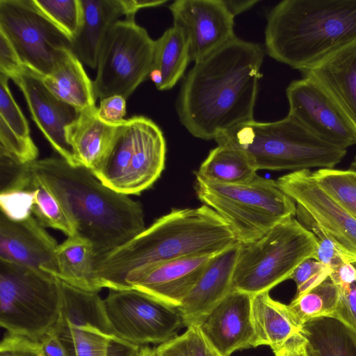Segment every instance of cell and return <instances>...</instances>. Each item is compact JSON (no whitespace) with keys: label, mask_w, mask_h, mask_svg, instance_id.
Masks as SVG:
<instances>
[{"label":"cell","mask_w":356,"mask_h":356,"mask_svg":"<svg viewBox=\"0 0 356 356\" xmlns=\"http://www.w3.org/2000/svg\"><path fill=\"white\" fill-rule=\"evenodd\" d=\"M277 183L314 218L350 261L356 264V219L319 185L313 172H291L279 177Z\"/></svg>","instance_id":"cell-14"},{"label":"cell","mask_w":356,"mask_h":356,"mask_svg":"<svg viewBox=\"0 0 356 356\" xmlns=\"http://www.w3.org/2000/svg\"><path fill=\"white\" fill-rule=\"evenodd\" d=\"M339 289V301L332 318L341 323L356 337V280Z\"/></svg>","instance_id":"cell-41"},{"label":"cell","mask_w":356,"mask_h":356,"mask_svg":"<svg viewBox=\"0 0 356 356\" xmlns=\"http://www.w3.org/2000/svg\"><path fill=\"white\" fill-rule=\"evenodd\" d=\"M82 21L71 40L70 50L83 64L97 68L103 41L121 17H135L142 9L139 0H80Z\"/></svg>","instance_id":"cell-20"},{"label":"cell","mask_w":356,"mask_h":356,"mask_svg":"<svg viewBox=\"0 0 356 356\" xmlns=\"http://www.w3.org/2000/svg\"><path fill=\"white\" fill-rule=\"evenodd\" d=\"M214 256H195L170 261L130 280L127 284L131 289L179 307Z\"/></svg>","instance_id":"cell-21"},{"label":"cell","mask_w":356,"mask_h":356,"mask_svg":"<svg viewBox=\"0 0 356 356\" xmlns=\"http://www.w3.org/2000/svg\"><path fill=\"white\" fill-rule=\"evenodd\" d=\"M29 168L31 172L29 186L34 192L33 216L44 228L59 230L67 236L75 234V228L58 200L40 178Z\"/></svg>","instance_id":"cell-32"},{"label":"cell","mask_w":356,"mask_h":356,"mask_svg":"<svg viewBox=\"0 0 356 356\" xmlns=\"http://www.w3.org/2000/svg\"><path fill=\"white\" fill-rule=\"evenodd\" d=\"M97 109L80 112L79 117L65 129L66 139L78 162L91 171L102 161L120 125L106 124L99 120Z\"/></svg>","instance_id":"cell-25"},{"label":"cell","mask_w":356,"mask_h":356,"mask_svg":"<svg viewBox=\"0 0 356 356\" xmlns=\"http://www.w3.org/2000/svg\"><path fill=\"white\" fill-rule=\"evenodd\" d=\"M223 1L234 17L248 10L259 2L257 0H223Z\"/></svg>","instance_id":"cell-47"},{"label":"cell","mask_w":356,"mask_h":356,"mask_svg":"<svg viewBox=\"0 0 356 356\" xmlns=\"http://www.w3.org/2000/svg\"><path fill=\"white\" fill-rule=\"evenodd\" d=\"M62 302L53 327L69 356H138L140 346L115 336L97 292L82 290L61 281Z\"/></svg>","instance_id":"cell-11"},{"label":"cell","mask_w":356,"mask_h":356,"mask_svg":"<svg viewBox=\"0 0 356 356\" xmlns=\"http://www.w3.org/2000/svg\"><path fill=\"white\" fill-rule=\"evenodd\" d=\"M103 304L113 334L135 346L159 345L185 327L177 307L135 289H110Z\"/></svg>","instance_id":"cell-13"},{"label":"cell","mask_w":356,"mask_h":356,"mask_svg":"<svg viewBox=\"0 0 356 356\" xmlns=\"http://www.w3.org/2000/svg\"><path fill=\"white\" fill-rule=\"evenodd\" d=\"M264 58L259 44L236 36L195 62L176 104L181 124L195 138L214 140L254 120Z\"/></svg>","instance_id":"cell-1"},{"label":"cell","mask_w":356,"mask_h":356,"mask_svg":"<svg viewBox=\"0 0 356 356\" xmlns=\"http://www.w3.org/2000/svg\"><path fill=\"white\" fill-rule=\"evenodd\" d=\"M24 66L8 39L0 31V73L10 79Z\"/></svg>","instance_id":"cell-44"},{"label":"cell","mask_w":356,"mask_h":356,"mask_svg":"<svg viewBox=\"0 0 356 356\" xmlns=\"http://www.w3.org/2000/svg\"><path fill=\"white\" fill-rule=\"evenodd\" d=\"M155 40L134 17L118 20L100 49L93 81L97 97L119 95L127 99L149 77L154 67Z\"/></svg>","instance_id":"cell-10"},{"label":"cell","mask_w":356,"mask_h":356,"mask_svg":"<svg viewBox=\"0 0 356 356\" xmlns=\"http://www.w3.org/2000/svg\"><path fill=\"white\" fill-rule=\"evenodd\" d=\"M239 243L228 223L205 204L173 209L129 241L97 258V287L131 289L128 281L170 261L216 255Z\"/></svg>","instance_id":"cell-2"},{"label":"cell","mask_w":356,"mask_h":356,"mask_svg":"<svg viewBox=\"0 0 356 356\" xmlns=\"http://www.w3.org/2000/svg\"><path fill=\"white\" fill-rule=\"evenodd\" d=\"M301 334L318 356H356V337L334 318L312 320L302 325Z\"/></svg>","instance_id":"cell-30"},{"label":"cell","mask_w":356,"mask_h":356,"mask_svg":"<svg viewBox=\"0 0 356 356\" xmlns=\"http://www.w3.org/2000/svg\"><path fill=\"white\" fill-rule=\"evenodd\" d=\"M190 61L187 38L173 25L155 40L154 67L149 78L159 90H170L184 76Z\"/></svg>","instance_id":"cell-27"},{"label":"cell","mask_w":356,"mask_h":356,"mask_svg":"<svg viewBox=\"0 0 356 356\" xmlns=\"http://www.w3.org/2000/svg\"><path fill=\"white\" fill-rule=\"evenodd\" d=\"M28 165L58 200L75 234L92 243L95 259L145 229L141 204L104 185L83 165H71L60 156Z\"/></svg>","instance_id":"cell-3"},{"label":"cell","mask_w":356,"mask_h":356,"mask_svg":"<svg viewBox=\"0 0 356 356\" xmlns=\"http://www.w3.org/2000/svg\"><path fill=\"white\" fill-rule=\"evenodd\" d=\"M0 193L1 212L7 218L21 221L33 216L34 192L29 186V181L26 187L10 188Z\"/></svg>","instance_id":"cell-38"},{"label":"cell","mask_w":356,"mask_h":356,"mask_svg":"<svg viewBox=\"0 0 356 356\" xmlns=\"http://www.w3.org/2000/svg\"><path fill=\"white\" fill-rule=\"evenodd\" d=\"M0 356H46L39 341L7 333L0 343Z\"/></svg>","instance_id":"cell-42"},{"label":"cell","mask_w":356,"mask_h":356,"mask_svg":"<svg viewBox=\"0 0 356 356\" xmlns=\"http://www.w3.org/2000/svg\"><path fill=\"white\" fill-rule=\"evenodd\" d=\"M138 356H152V348L147 346H142L140 352Z\"/></svg>","instance_id":"cell-48"},{"label":"cell","mask_w":356,"mask_h":356,"mask_svg":"<svg viewBox=\"0 0 356 356\" xmlns=\"http://www.w3.org/2000/svg\"><path fill=\"white\" fill-rule=\"evenodd\" d=\"M312 172L319 185L356 219V172L321 168Z\"/></svg>","instance_id":"cell-33"},{"label":"cell","mask_w":356,"mask_h":356,"mask_svg":"<svg viewBox=\"0 0 356 356\" xmlns=\"http://www.w3.org/2000/svg\"><path fill=\"white\" fill-rule=\"evenodd\" d=\"M0 31L22 64L42 78L53 72L71 47V39L33 0H0Z\"/></svg>","instance_id":"cell-12"},{"label":"cell","mask_w":356,"mask_h":356,"mask_svg":"<svg viewBox=\"0 0 356 356\" xmlns=\"http://www.w3.org/2000/svg\"><path fill=\"white\" fill-rule=\"evenodd\" d=\"M316 249L313 234L294 217L270 229L259 239L239 244L232 277V289L251 296L290 278Z\"/></svg>","instance_id":"cell-7"},{"label":"cell","mask_w":356,"mask_h":356,"mask_svg":"<svg viewBox=\"0 0 356 356\" xmlns=\"http://www.w3.org/2000/svg\"><path fill=\"white\" fill-rule=\"evenodd\" d=\"M339 298V289L330 277L304 293L295 296L288 305L300 326L320 318H333Z\"/></svg>","instance_id":"cell-31"},{"label":"cell","mask_w":356,"mask_h":356,"mask_svg":"<svg viewBox=\"0 0 356 356\" xmlns=\"http://www.w3.org/2000/svg\"><path fill=\"white\" fill-rule=\"evenodd\" d=\"M197 198L229 225L241 243L254 241L296 213V204L277 181L256 175L251 181L226 184L195 175Z\"/></svg>","instance_id":"cell-6"},{"label":"cell","mask_w":356,"mask_h":356,"mask_svg":"<svg viewBox=\"0 0 356 356\" xmlns=\"http://www.w3.org/2000/svg\"><path fill=\"white\" fill-rule=\"evenodd\" d=\"M61 281L0 259V324L7 333L39 339L56 325Z\"/></svg>","instance_id":"cell-9"},{"label":"cell","mask_w":356,"mask_h":356,"mask_svg":"<svg viewBox=\"0 0 356 356\" xmlns=\"http://www.w3.org/2000/svg\"><path fill=\"white\" fill-rule=\"evenodd\" d=\"M214 140L218 145L245 152L257 170L334 168L346 154V149L323 140L289 114L274 122L252 120L238 124Z\"/></svg>","instance_id":"cell-5"},{"label":"cell","mask_w":356,"mask_h":356,"mask_svg":"<svg viewBox=\"0 0 356 356\" xmlns=\"http://www.w3.org/2000/svg\"><path fill=\"white\" fill-rule=\"evenodd\" d=\"M173 25L189 44L191 61L202 59L236 37L234 17L223 0H177L169 6Z\"/></svg>","instance_id":"cell-16"},{"label":"cell","mask_w":356,"mask_h":356,"mask_svg":"<svg viewBox=\"0 0 356 356\" xmlns=\"http://www.w3.org/2000/svg\"><path fill=\"white\" fill-rule=\"evenodd\" d=\"M332 269L313 257L302 261L294 270L289 279L296 284L295 296L314 288L328 277Z\"/></svg>","instance_id":"cell-40"},{"label":"cell","mask_w":356,"mask_h":356,"mask_svg":"<svg viewBox=\"0 0 356 356\" xmlns=\"http://www.w3.org/2000/svg\"><path fill=\"white\" fill-rule=\"evenodd\" d=\"M289 115L323 140L346 149L356 145V127L331 96L314 81H291L286 90Z\"/></svg>","instance_id":"cell-15"},{"label":"cell","mask_w":356,"mask_h":356,"mask_svg":"<svg viewBox=\"0 0 356 356\" xmlns=\"http://www.w3.org/2000/svg\"><path fill=\"white\" fill-rule=\"evenodd\" d=\"M10 79L23 92L33 120L54 150L71 165H81L65 136L66 127L80 112L56 97L42 77L25 66Z\"/></svg>","instance_id":"cell-17"},{"label":"cell","mask_w":356,"mask_h":356,"mask_svg":"<svg viewBox=\"0 0 356 356\" xmlns=\"http://www.w3.org/2000/svg\"><path fill=\"white\" fill-rule=\"evenodd\" d=\"M42 81L56 97L79 112L97 109L93 82L70 49L65 51L53 72L43 77Z\"/></svg>","instance_id":"cell-26"},{"label":"cell","mask_w":356,"mask_h":356,"mask_svg":"<svg viewBox=\"0 0 356 356\" xmlns=\"http://www.w3.org/2000/svg\"><path fill=\"white\" fill-rule=\"evenodd\" d=\"M257 170L245 152L229 146L218 145L210 151L195 175L210 182L239 184L251 181Z\"/></svg>","instance_id":"cell-29"},{"label":"cell","mask_w":356,"mask_h":356,"mask_svg":"<svg viewBox=\"0 0 356 356\" xmlns=\"http://www.w3.org/2000/svg\"><path fill=\"white\" fill-rule=\"evenodd\" d=\"M349 169L356 172V155L351 162Z\"/></svg>","instance_id":"cell-49"},{"label":"cell","mask_w":356,"mask_h":356,"mask_svg":"<svg viewBox=\"0 0 356 356\" xmlns=\"http://www.w3.org/2000/svg\"><path fill=\"white\" fill-rule=\"evenodd\" d=\"M239 243L215 255L201 277L177 307L185 327L201 320L232 290V277Z\"/></svg>","instance_id":"cell-22"},{"label":"cell","mask_w":356,"mask_h":356,"mask_svg":"<svg viewBox=\"0 0 356 356\" xmlns=\"http://www.w3.org/2000/svg\"><path fill=\"white\" fill-rule=\"evenodd\" d=\"M58 280L76 288L100 291L95 277V254L92 243L78 234L67 238L56 251Z\"/></svg>","instance_id":"cell-28"},{"label":"cell","mask_w":356,"mask_h":356,"mask_svg":"<svg viewBox=\"0 0 356 356\" xmlns=\"http://www.w3.org/2000/svg\"><path fill=\"white\" fill-rule=\"evenodd\" d=\"M251 298L232 290L198 323L206 340L220 356L252 348Z\"/></svg>","instance_id":"cell-19"},{"label":"cell","mask_w":356,"mask_h":356,"mask_svg":"<svg viewBox=\"0 0 356 356\" xmlns=\"http://www.w3.org/2000/svg\"><path fill=\"white\" fill-rule=\"evenodd\" d=\"M126 114V99L114 95L100 101L97 109V115L104 122L118 125L124 122Z\"/></svg>","instance_id":"cell-43"},{"label":"cell","mask_w":356,"mask_h":356,"mask_svg":"<svg viewBox=\"0 0 356 356\" xmlns=\"http://www.w3.org/2000/svg\"><path fill=\"white\" fill-rule=\"evenodd\" d=\"M39 341L46 356H69L66 348L54 328L46 332Z\"/></svg>","instance_id":"cell-46"},{"label":"cell","mask_w":356,"mask_h":356,"mask_svg":"<svg viewBox=\"0 0 356 356\" xmlns=\"http://www.w3.org/2000/svg\"><path fill=\"white\" fill-rule=\"evenodd\" d=\"M355 40L356 0H284L267 16V54L300 72Z\"/></svg>","instance_id":"cell-4"},{"label":"cell","mask_w":356,"mask_h":356,"mask_svg":"<svg viewBox=\"0 0 356 356\" xmlns=\"http://www.w3.org/2000/svg\"><path fill=\"white\" fill-rule=\"evenodd\" d=\"M165 155L166 143L160 127L148 118L134 116L118 126L104 157L92 172L118 193L139 195L159 178Z\"/></svg>","instance_id":"cell-8"},{"label":"cell","mask_w":356,"mask_h":356,"mask_svg":"<svg viewBox=\"0 0 356 356\" xmlns=\"http://www.w3.org/2000/svg\"><path fill=\"white\" fill-rule=\"evenodd\" d=\"M35 6L71 40L82 21L80 0H33Z\"/></svg>","instance_id":"cell-35"},{"label":"cell","mask_w":356,"mask_h":356,"mask_svg":"<svg viewBox=\"0 0 356 356\" xmlns=\"http://www.w3.org/2000/svg\"><path fill=\"white\" fill-rule=\"evenodd\" d=\"M152 356H220L206 340L197 325L152 348Z\"/></svg>","instance_id":"cell-34"},{"label":"cell","mask_w":356,"mask_h":356,"mask_svg":"<svg viewBox=\"0 0 356 356\" xmlns=\"http://www.w3.org/2000/svg\"><path fill=\"white\" fill-rule=\"evenodd\" d=\"M296 216L298 222L314 236L316 249L313 258L332 269L343 263L350 262L337 245L322 231L314 218L298 204Z\"/></svg>","instance_id":"cell-36"},{"label":"cell","mask_w":356,"mask_h":356,"mask_svg":"<svg viewBox=\"0 0 356 356\" xmlns=\"http://www.w3.org/2000/svg\"><path fill=\"white\" fill-rule=\"evenodd\" d=\"M58 244L31 216L14 221L1 212L0 259L8 261L58 279L56 251Z\"/></svg>","instance_id":"cell-18"},{"label":"cell","mask_w":356,"mask_h":356,"mask_svg":"<svg viewBox=\"0 0 356 356\" xmlns=\"http://www.w3.org/2000/svg\"><path fill=\"white\" fill-rule=\"evenodd\" d=\"M300 72L321 86L356 127V40Z\"/></svg>","instance_id":"cell-23"},{"label":"cell","mask_w":356,"mask_h":356,"mask_svg":"<svg viewBox=\"0 0 356 356\" xmlns=\"http://www.w3.org/2000/svg\"><path fill=\"white\" fill-rule=\"evenodd\" d=\"M251 319L252 348L268 346L275 353L291 338L301 334L302 326L288 305L272 298L269 291L252 296Z\"/></svg>","instance_id":"cell-24"},{"label":"cell","mask_w":356,"mask_h":356,"mask_svg":"<svg viewBox=\"0 0 356 356\" xmlns=\"http://www.w3.org/2000/svg\"><path fill=\"white\" fill-rule=\"evenodd\" d=\"M275 356H318L308 345L305 338L300 334L289 340Z\"/></svg>","instance_id":"cell-45"},{"label":"cell","mask_w":356,"mask_h":356,"mask_svg":"<svg viewBox=\"0 0 356 356\" xmlns=\"http://www.w3.org/2000/svg\"><path fill=\"white\" fill-rule=\"evenodd\" d=\"M0 153L26 164L38 160L39 150L31 138H23L16 134L0 118Z\"/></svg>","instance_id":"cell-37"},{"label":"cell","mask_w":356,"mask_h":356,"mask_svg":"<svg viewBox=\"0 0 356 356\" xmlns=\"http://www.w3.org/2000/svg\"><path fill=\"white\" fill-rule=\"evenodd\" d=\"M10 78L0 73V118L17 135L31 138L29 123L14 99L8 86Z\"/></svg>","instance_id":"cell-39"}]
</instances>
